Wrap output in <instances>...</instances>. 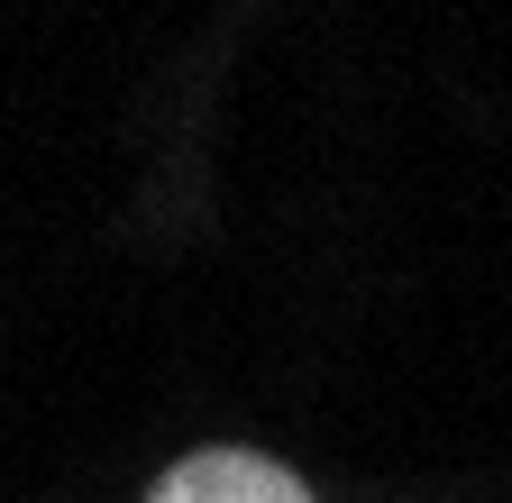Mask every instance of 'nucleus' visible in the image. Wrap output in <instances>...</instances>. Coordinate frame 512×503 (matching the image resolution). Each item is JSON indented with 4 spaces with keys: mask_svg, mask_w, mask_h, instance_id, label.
<instances>
[{
    "mask_svg": "<svg viewBox=\"0 0 512 503\" xmlns=\"http://www.w3.org/2000/svg\"><path fill=\"white\" fill-rule=\"evenodd\" d=\"M147 503H311L293 467L256 458V449H192L183 467H165V485Z\"/></svg>",
    "mask_w": 512,
    "mask_h": 503,
    "instance_id": "1",
    "label": "nucleus"
}]
</instances>
